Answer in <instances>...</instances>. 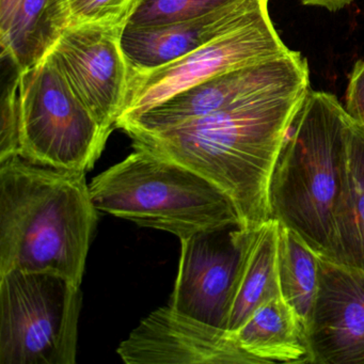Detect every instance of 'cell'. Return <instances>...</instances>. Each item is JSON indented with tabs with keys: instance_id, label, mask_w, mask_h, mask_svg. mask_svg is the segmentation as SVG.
<instances>
[{
	"instance_id": "obj_1",
	"label": "cell",
	"mask_w": 364,
	"mask_h": 364,
	"mask_svg": "<svg viewBox=\"0 0 364 364\" xmlns=\"http://www.w3.org/2000/svg\"><path fill=\"white\" fill-rule=\"evenodd\" d=\"M309 89L249 100L165 131L127 135L133 146L208 178L232 200L242 227L257 229L272 219L270 176Z\"/></svg>"
},
{
	"instance_id": "obj_2",
	"label": "cell",
	"mask_w": 364,
	"mask_h": 364,
	"mask_svg": "<svg viewBox=\"0 0 364 364\" xmlns=\"http://www.w3.org/2000/svg\"><path fill=\"white\" fill-rule=\"evenodd\" d=\"M97 210L86 172L0 161V274L56 272L80 285Z\"/></svg>"
},
{
	"instance_id": "obj_3",
	"label": "cell",
	"mask_w": 364,
	"mask_h": 364,
	"mask_svg": "<svg viewBox=\"0 0 364 364\" xmlns=\"http://www.w3.org/2000/svg\"><path fill=\"white\" fill-rule=\"evenodd\" d=\"M349 124L350 117L333 95L309 89L270 176L272 219L328 261L346 180Z\"/></svg>"
},
{
	"instance_id": "obj_4",
	"label": "cell",
	"mask_w": 364,
	"mask_h": 364,
	"mask_svg": "<svg viewBox=\"0 0 364 364\" xmlns=\"http://www.w3.org/2000/svg\"><path fill=\"white\" fill-rule=\"evenodd\" d=\"M127 159L91 181L99 210L178 238L240 225L232 200L198 172L134 146Z\"/></svg>"
},
{
	"instance_id": "obj_5",
	"label": "cell",
	"mask_w": 364,
	"mask_h": 364,
	"mask_svg": "<svg viewBox=\"0 0 364 364\" xmlns=\"http://www.w3.org/2000/svg\"><path fill=\"white\" fill-rule=\"evenodd\" d=\"M80 287L56 272L0 274V364H75Z\"/></svg>"
},
{
	"instance_id": "obj_6",
	"label": "cell",
	"mask_w": 364,
	"mask_h": 364,
	"mask_svg": "<svg viewBox=\"0 0 364 364\" xmlns=\"http://www.w3.org/2000/svg\"><path fill=\"white\" fill-rule=\"evenodd\" d=\"M22 156L36 165L87 172L110 134L77 97L50 55L20 72Z\"/></svg>"
},
{
	"instance_id": "obj_7",
	"label": "cell",
	"mask_w": 364,
	"mask_h": 364,
	"mask_svg": "<svg viewBox=\"0 0 364 364\" xmlns=\"http://www.w3.org/2000/svg\"><path fill=\"white\" fill-rule=\"evenodd\" d=\"M289 52L266 6L244 24L169 65L146 73L131 71L127 103L116 127L210 78Z\"/></svg>"
},
{
	"instance_id": "obj_8",
	"label": "cell",
	"mask_w": 364,
	"mask_h": 364,
	"mask_svg": "<svg viewBox=\"0 0 364 364\" xmlns=\"http://www.w3.org/2000/svg\"><path fill=\"white\" fill-rule=\"evenodd\" d=\"M257 230L230 225L181 238L170 306L202 323L228 330L240 274Z\"/></svg>"
},
{
	"instance_id": "obj_9",
	"label": "cell",
	"mask_w": 364,
	"mask_h": 364,
	"mask_svg": "<svg viewBox=\"0 0 364 364\" xmlns=\"http://www.w3.org/2000/svg\"><path fill=\"white\" fill-rule=\"evenodd\" d=\"M306 59L291 50L279 58L240 68L186 89L121 125L125 133H155L204 118L265 95L309 89Z\"/></svg>"
},
{
	"instance_id": "obj_10",
	"label": "cell",
	"mask_w": 364,
	"mask_h": 364,
	"mask_svg": "<svg viewBox=\"0 0 364 364\" xmlns=\"http://www.w3.org/2000/svg\"><path fill=\"white\" fill-rule=\"evenodd\" d=\"M118 25H70L50 56L97 122L112 134L129 93L131 68Z\"/></svg>"
},
{
	"instance_id": "obj_11",
	"label": "cell",
	"mask_w": 364,
	"mask_h": 364,
	"mask_svg": "<svg viewBox=\"0 0 364 364\" xmlns=\"http://www.w3.org/2000/svg\"><path fill=\"white\" fill-rule=\"evenodd\" d=\"M127 364H257L233 332L174 310L157 309L119 345Z\"/></svg>"
},
{
	"instance_id": "obj_12",
	"label": "cell",
	"mask_w": 364,
	"mask_h": 364,
	"mask_svg": "<svg viewBox=\"0 0 364 364\" xmlns=\"http://www.w3.org/2000/svg\"><path fill=\"white\" fill-rule=\"evenodd\" d=\"M308 336L313 364H364V272L318 257Z\"/></svg>"
},
{
	"instance_id": "obj_13",
	"label": "cell",
	"mask_w": 364,
	"mask_h": 364,
	"mask_svg": "<svg viewBox=\"0 0 364 364\" xmlns=\"http://www.w3.org/2000/svg\"><path fill=\"white\" fill-rule=\"evenodd\" d=\"M269 0H233L200 18L155 27L124 26L123 52L131 71L146 73L169 65L250 20Z\"/></svg>"
},
{
	"instance_id": "obj_14",
	"label": "cell",
	"mask_w": 364,
	"mask_h": 364,
	"mask_svg": "<svg viewBox=\"0 0 364 364\" xmlns=\"http://www.w3.org/2000/svg\"><path fill=\"white\" fill-rule=\"evenodd\" d=\"M233 333L257 364H313L308 331L281 296L259 306Z\"/></svg>"
},
{
	"instance_id": "obj_15",
	"label": "cell",
	"mask_w": 364,
	"mask_h": 364,
	"mask_svg": "<svg viewBox=\"0 0 364 364\" xmlns=\"http://www.w3.org/2000/svg\"><path fill=\"white\" fill-rule=\"evenodd\" d=\"M71 25L69 0H20L0 31L3 58L18 72L41 63Z\"/></svg>"
},
{
	"instance_id": "obj_16",
	"label": "cell",
	"mask_w": 364,
	"mask_h": 364,
	"mask_svg": "<svg viewBox=\"0 0 364 364\" xmlns=\"http://www.w3.org/2000/svg\"><path fill=\"white\" fill-rule=\"evenodd\" d=\"M330 261L364 272V124L353 118L346 180L336 212V240Z\"/></svg>"
},
{
	"instance_id": "obj_17",
	"label": "cell",
	"mask_w": 364,
	"mask_h": 364,
	"mask_svg": "<svg viewBox=\"0 0 364 364\" xmlns=\"http://www.w3.org/2000/svg\"><path fill=\"white\" fill-rule=\"evenodd\" d=\"M279 223L270 219L257 230L236 289L229 331H236L263 304L280 297L278 272Z\"/></svg>"
},
{
	"instance_id": "obj_18",
	"label": "cell",
	"mask_w": 364,
	"mask_h": 364,
	"mask_svg": "<svg viewBox=\"0 0 364 364\" xmlns=\"http://www.w3.org/2000/svg\"><path fill=\"white\" fill-rule=\"evenodd\" d=\"M278 272L281 297L308 331L318 291V255L282 225H279Z\"/></svg>"
},
{
	"instance_id": "obj_19",
	"label": "cell",
	"mask_w": 364,
	"mask_h": 364,
	"mask_svg": "<svg viewBox=\"0 0 364 364\" xmlns=\"http://www.w3.org/2000/svg\"><path fill=\"white\" fill-rule=\"evenodd\" d=\"M233 0H138L125 26L155 27L193 20Z\"/></svg>"
},
{
	"instance_id": "obj_20",
	"label": "cell",
	"mask_w": 364,
	"mask_h": 364,
	"mask_svg": "<svg viewBox=\"0 0 364 364\" xmlns=\"http://www.w3.org/2000/svg\"><path fill=\"white\" fill-rule=\"evenodd\" d=\"M22 110L20 97V72L5 87L1 99L0 123V161L22 156Z\"/></svg>"
},
{
	"instance_id": "obj_21",
	"label": "cell",
	"mask_w": 364,
	"mask_h": 364,
	"mask_svg": "<svg viewBox=\"0 0 364 364\" xmlns=\"http://www.w3.org/2000/svg\"><path fill=\"white\" fill-rule=\"evenodd\" d=\"M138 0H69L71 25L97 24L125 26Z\"/></svg>"
},
{
	"instance_id": "obj_22",
	"label": "cell",
	"mask_w": 364,
	"mask_h": 364,
	"mask_svg": "<svg viewBox=\"0 0 364 364\" xmlns=\"http://www.w3.org/2000/svg\"><path fill=\"white\" fill-rule=\"evenodd\" d=\"M344 107L350 118L364 124V60L358 61L349 75Z\"/></svg>"
},
{
	"instance_id": "obj_23",
	"label": "cell",
	"mask_w": 364,
	"mask_h": 364,
	"mask_svg": "<svg viewBox=\"0 0 364 364\" xmlns=\"http://www.w3.org/2000/svg\"><path fill=\"white\" fill-rule=\"evenodd\" d=\"M302 5L310 7H319L330 12L340 11L348 7L355 0H300Z\"/></svg>"
},
{
	"instance_id": "obj_24",
	"label": "cell",
	"mask_w": 364,
	"mask_h": 364,
	"mask_svg": "<svg viewBox=\"0 0 364 364\" xmlns=\"http://www.w3.org/2000/svg\"><path fill=\"white\" fill-rule=\"evenodd\" d=\"M20 0H0V31H5Z\"/></svg>"
}]
</instances>
